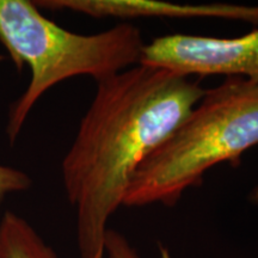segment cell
Masks as SVG:
<instances>
[{
  "label": "cell",
  "instance_id": "3957f363",
  "mask_svg": "<svg viewBox=\"0 0 258 258\" xmlns=\"http://www.w3.org/2000/svg\"><path fill=\"white\" fill-rule=\"evenodd\" d=\"M0 42L18 70L30 69V82L9 112L10 143L48 90L73 77L99 83L131 69L140 63L146 44L140 29L129 23L89 35L66 30L28 0H0Z\"/></svg>",
  "mask_w": 258,
  "mask_h": 258
},
{
  "label": "cell",
  "instance_id": "30bf717a",
  "mask_svg": "<svg viewBox=\"0 0 258 258\" xmlns=\"http://www.w3.org/2000/svg\"><path fill=\"white\" fill-rule=\"evenodd\" d=\"M0 258H3V256H2V252H0Z\"/></svg>",
  "mask_w": 258,
  "mask_h": 258
},
{
  "label": "cell",
  "instance_id": "6da1fadb",
  "mask_svg": "<svg viewBox=\"0 0 258 258\" xmlns=\"http://www.w3.org/2000/svg\"><path fill=\"white\" fill-rule=\"evenodd\" d=\"M206 90L190 77L141 63L97 83L61 164L80 258H104L108 222L123 206L135 171Z\"/></svg>",
  "mask_w": 258,
  "mask_h": 258
},
{
  "label": "cell",
  "instance_id": "277c9868",
  "mask_svg": "<svg viewBox=\"0 0 258 258\" xmlns=\"http://www.w3.org/2000/svg\"><path fill=\"white\" fill-rule=\"evenodd\" d=\"M141 64L185 77H238L258 83V29L238 37L172 34L144 47Z\"/></svg>",
  "mask_w": 258,
  "mask_h": 258
},
{
  "label": "cell",
  "instance_id": "7a4b0ae2",
  "mask_svg": "<svg viewBox=\"0 0 258 258\" xmlns=\"http://www.w3.org/2000/svg\"><path fill=\"white\" fill-rule=\"evenodd\" d=\"M258 145V83L232 77L206 90L175 131L138 167L123 206L173 207L221 163Z\"/></svg>",
  "mask_w": 258,
  "mask_h": 258
},
{
  "label": "cell",
  "instance_id": "5b68a950",
  "mask_svg": "<svg viewBox=\"0 0 258 258\" xmlns=\"http://www.w3.org/2000/svg\"><path fill=\"white\" fill-rule=\"evenodd\" d=\"M38 9L71 11L93 18H220L258 24V6L172 4L160 0H40Z\"/></svg>",
  "mask_w": 258,
  "mask_h": 258
},
{
  "label": "cell",
  "instance_id": "ba28073f",
  "mask_svg": "<svg viewBox=\"0 0 258 258\" xmlns=\"http://www.w3.org/2000/svg\"><path fill=\"white\" fill-rule=\"evenodd\" d=\"M104 256L108 258H141L127 238L118 231H106L104 239Z\"/></svg>",
  "mask_w": 258,
  "mask_h": 258
},
{
  "label": "cell",
  "instance_id": "9c48e42d",
  "mask_svg": "<svg viewBox=\"0 0 258 258\" xmlns=\"http://www.w3.org/2000/svg\"><path fill=\"white\" fill-rule=\"evenodd\" d=\"M250 200H251V201H252L253 203H256V205H258V185L252 190V191H251V194H250Z\"/></svg>",
  "mask_w": 258,
  "mask_h": 258
},
{
  "label": "cell",
  "instance_id": "8992f818",
  "mask_svg": "<svg viewBox=\"0 0 258 258\" xmlns=\"http://www.w3.org/2000/svg\"><path fill=\"white\" fill-rule=\"evenodd\" d=\"M0 252L3 258H59L23 217L10 211L0 220Z\"/></svg>",
  "mask_w": 258,
  "mask_h": 258
},
{
  "label": "cell",
  "instance_id": "52a82bcc",
  "mask_svg": "<svg viewBox=\"0 0 258 258\" xmlns=\"http://www.w3.org/2000/svg\"><path fill=\"white\" fill-rule=\"evenodd\" d=\"M32 180L28 173L11 166L0 165V205L9 195L30 189Z\"/></svg>",
  "mask_w": 258,
  "mask_h": 258
}]
</instances>
